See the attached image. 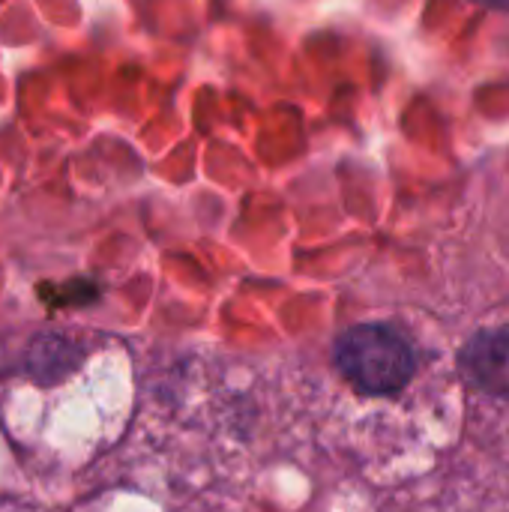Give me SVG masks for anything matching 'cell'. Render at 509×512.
I'll return each mask as SVG.
<instances>
[{"instance_id":"7a4b0ae2","label":"cell","mask_w":509,"mask_h":512,"mask_svg":"<svg viewBox=\"0 0 509 512\" xmlns=\"http://www.w3.org/2000/svg\"><path fill=\"white\" fill-rule=\"evenodd\" d=\"M465 366L474 375V381L495 393L509 396V333H483L465 348Z\"/></svg>"},{"instance_id":"6da1fadb","label":"cell","mask_w":509,"mask_h":512,"mask_svg":"<svg viewBox=\"0 0 509 512\" xmlns=\"http://www.w3.org/2000/svg\"><path fill=\"white\" fill-rule=\"evenodd\" d=\"M342 375L366 393H396L414 375V354L408 342L384 324L351 327L336 345Z\"/></svg>"}]
</instances>
